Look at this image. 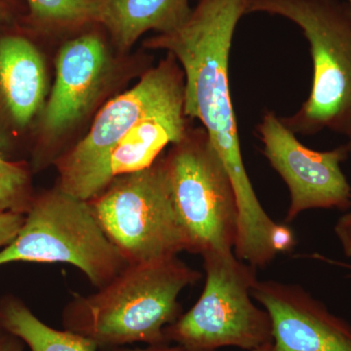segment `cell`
Segmentation results:
<instances>
[{
	"mask_svg": "<svg viewBox=\"0 0 351 351\" xmlns=\"http://www.w3.org/2000/svg\"><path fill=\"white\" fill-rule=\"evenodd\" d=\"M334 232L343 253L346 257L351 258V212H346L338 219Z\"/></svg>",
	"mask_w": 351,
	"mask_h": 351,
	"instance_id": "obj_19",
	"label": "cell"
},
{
	"mask_svg": "<svg viewBox=\"0 0 351 351\" xmlns=\"http://www.w3.org/2000/svg\"><path fill=\"white\" fill-rule=\"evenodd\" d=\"M165 160L189 252L203 256L233 251L239 230L237 196L206 130L186 132Z\"/></svg>",
	"mask_w": 351,
	"mask_h": 351,
	"instance_id": "obj_8",
	"label": "cell"
},
{
	"mask_svg": "<svg viewBox=\"0 0 351 351\" xmlns=\"http://www.w3.org/2000/svg\"><path fill=\"white\" fill-rule=\"evenodd\" d=\"M346 149H348V157L351 159V134L348 136V143L346 144Z\"/></svg>",
	"mask_w": 351,
	"mask_h": 351,
	"instance_id": "obj_24",
	"label": "cell"
},
{
	"mask_svg": "<svg viewBox=\"0 0 351 351\" xmlns=\"http://www.w3.org/2000/svg\"><path fill=\"white\" fill-rule=\"evenodd\" d=\"M168 54L131 90L108 101L86 137L58 160V188L80 199H93L106 189L104 171L110 152L129 131L151 117L184 113V71Z\"/></svg>",
	"mask_w": 351,
	"mask_h": 351,
	"instance_id": "obj_7",
	"label": "cell"
},
{
	"mask_svg": "<svg viewBox=\"0 0 351 351\" xmlns=\"http://www.w3.org/2000/svg\"><path fill=\"white\" fill-rule=\"evenodd\" d=\"M184 113L143 120L115 145L106 163V188L114 178L144 170L156 162L164 147L181 142L186 132Z\"/></svg>",
	"mask_w": 351,
	"mask_h": 351,
	"instance_id": "obj_14",
	"label": "cell"
},
{
	"mask_svg": "<svg viewBox=\"0 0 351 351\" xmlns=\"http://www.w3.org/2000/svg\"><path fill=\"white\" fill-rule=\"evenodd\" d=\"M0 328L18 337L29 351H97L93 341L68 330L43 322L16 298L0 301Z\"/></svg>",
	"mask_w": 351,
	"mask_h": 351,
	"instance_id": "obj_15",
	"label": "cell"
},
{
	"mask_svg": "<svg viewBox=\"0 0 351 351\" xmlns=\"http://www.w3.org/2000/svg\"><path fill=\"white\" fill-rule=\"evenodd\" d=\"M108 239L128 265L189 252L176 212L165 157L144 170L119 176L90 200Z\"/></svg>",
	"mask_w": 351,
	"mask_h": 351,
	"instance_id": "obj_6",
	"label": "cell"
},
{
	"mask_svg": "<svg viewBox=\"0 0 351 351\" xmlns=\"http://www.w3.org/2000/svg\"><path fill=\"white\" fill-rule=\"evenodd\" d=\"M0 351H25V345L18 337L0 328Z\"/></svg>",
	"mask_w": 351,
	"mask_h": 351,
	"instance_id": "obj_20",
	"label": "cell"
},
{
	"mask_svg": "<svg viewBox=\"0 0 351 351\" xmlns=\"http://www.w3.org/2000/svg\"><path fill=\"white\" fill-rule=\"evenodd\" d=\"M45 85L43 58L34 44L21 36L0 39V93L20 125L43 105Z\"/></svg>",
	"mask_w": 351,
	"mask_h": 351,
	"instance_id": "obj_12",
	"label": "cell"
},
{
	"mask_svg": "<svg viewBox=\"0 0 351 351\" xmlns=\"http://www.w3.org/2000/svg\"><path fill=\"white\" fill-rule=\"evenodd\" d=\"M244 15L245 0H199L182 27L147 43V47L168 51L181 64L184 115L204 126L240 203L256 196L242 157L228 75L233 36Z\"/></svg>",
	"mask_w": 351,
	"mask_h": 351,
	"instance_id": "obj_1",
	"label": "cell"
},
{
	"mask_svg": "<svg viewBox=\"0 0 351 351\" xmlns=\"http://www.w3.org/2000/svg\"><path fill=\"white\" fill-rule=\"evenodd\" d=\"M32 13L45 21L61 23L98 22L100 0H27Z\"/></svg>",
	"mask_w": 351,
	"mask_h": 351,
	"instance_id": "obj_16",
	"label": "cell"
},
{
	"mask_svg": "<svg viewBox=\"0 0 351 351\" xmlns=\"http://www.w3.org/2000/svg\"><path fill=\"white\" fill-rule=\"evenodd\" d=\"M257 130L263 154L290 193L286 223L308 210L350 209L351 184L341 167L348 158L346 145L331 151H313L302 145L272 110L263 113Z\"/></svg>",
	"mask_w": 351,
	"mask_h": 351,
	"instance_id": "obj_9",
	"label": "cell"
},
{
	"mask_svg": "<svg viewBox=\"0 0 351 351\" xmlns=\"http://www.w3.org/2000/svg\"><path fill=\"white\" fill-rule=\"evenodd\" d=\"M191 0H100L98 22L120 49L131 47L145 32L170 34L191 16Z\"/></svg>",
	"mask_w": 351,
	"mask_h": 351,
	"instance_id": "obj_13",
	"label": "cell"
},
{
	"mask_svg": "<svg viewBox=\"0 0 351 351\" xmlns=\"http://www.w3.org/2000/svg\"><path fill=\"white\" fill-rule=\"evenodd\" d=\"M27 172L17 164L8 162L0 157V213L29 210L27 202Z\"/></svg>",
	"mask_w": 351,
	"mask_h": 351,
	"instance_id": "obj_17",
	"label": "cell"
},
{
	"mask_svg": "<svg viewBox=\"0 0 351 351\" xmlns=\"http://www.w3.org/2000/svg\"><path fill=\"white\" fill-rule=\"evenodd\" d=\"M108 351H189L184 346L173 343H157V345H147L145 348H112Z\"/></svg>",
	"mask_w": 351,
	"mask_h": 351,
	"instance_id": "obj_21",
	"label": "cell"
},
{
	"mask_svg": "<svg viewBox=\"0 0 351 351\" xmlns=\"http://www.w3.org/2000/svg\"><path fill=\"white\" fill-rule=\"evenodd\" d=\"M254 351H274V346H272V343H267V345L261 346L260 348H258V350Z\"/></svg>",
	"mask_w": 351,
	"mask_h": 351,
	"instance_id": "obj_23",
	"label": "cell"
},
{
	"mask_svg": "<svg viewBox=\"0 0 351 351\" xmlns=\"http://www.w3.org/2000/svg\"><path fill=\"white\" fill-rule=\"evenodd\" d=\"M205 286L188 313L164 329L168 343L189 351L239 348L254 351L272 343L271 320L253 302L257 269L239 260L233 251L202 256Z\"/></svg>",
	"mask_w": 351,
	"mask_h": 351,
	"instance_id": "obj_5",
	"label": "cell"
},
{
	"mask_svg": "<svg viewBox=\"0 0 351 351\" xmlns=\"http://www.w3.org/2000/svg\"><path fill=\"white\" fill-rule=\"evenodd\" d=\"M318 258H320L321 260L326 261L327 263H331L332 265H341V267H346V269L351 270V265H348V263H343L341 262H336V261L330 260V258H326L324 257H321V256H317Z\"/></svg>",
	"mask_w": 351,
	"mask_h": 351,
	"instance_id": "obj_22",
	"label": "cell"
},
{
	"mask_svg": "<svg viewBox=\"0 0 351 351\" xmlns=\"http://www.w3.org/2000/svg\"><path fill=\"white\" fill-rule=\"evenodd\" d=\"M346 2H348V5H350V9H351V0H348V1H346Z\"/></svg>",
	"mask_w": 351,
	"mask_h": 351,
	"instance_id": "obj_25",
	"label": "cell"
},
{
	"mask_svg": "<svg viewBox=\"0 0 351 351\" xmlns=\"http://www.w3.org/2000/svg\"><path fill=\"white\" fill-rule=\"evenodd\" d=\"M110 61L103 41L86 34L64 44L56 61V82L45 113L44 128L61 134L87 112L107 78Z\"/></svg>",
	"mask_w": 351,
	"mask_h": 351,
	"instance_id": "obj_11",
	"label": "cell"
},
{
	"mask_svg": "<svg viewBox=\"0 0 351 351\" xmlns=\"http://www.w3.org/2000/svg\"><path fill=\"white\" fill-rule=\"evenodd\" d=\"M13 262L69 263L98 289L129 265L108 239L89 201L60 188L32 201L19 232L0 250V265Z\"/></svg>",
	"mask_w": 351,
	"mask_h": 351,
	"instance_id": "obj_4",
	"label": "cell"
},
{
	"mask_svg": "<svg viewBox=\"0 0 351 351\" xmlns=\"http://www.w3.org/2000/svg\"><path fill=\"white\" fill-rule=\"evenodd\" d=\"M267 13L304 32L313 64L311 94L295 114L280 117L295 135L351 134V9L341 0H245V15Z\"/></svg>",
	"mask_w": 351,
	"mask_h": 351,
	"instance_id": "obj_3",
	"label": "cell"
},
{
	"mask_svg": "<svg viewBox=\"0 0 351 351\" xmlns=\"http://www.w3.org/2000/svg\"><path fill=\"white\" fill-rule=\"evenodd\" d=\"M252 297L267 311L274 351H351V325L295 284L258 280Z\"/></svg>",
	"mask_w": 351,
	"mask_h": 351,
	"instance_id": "obj_10",
	"label": "cell"
},
{
	"mask_svg": "<svg viewBox=\"0 0 351 351\" xmlns=\"http://www.w3.org/2000/svg\"><path fill=\"white\" fill-rule=\"evenodd\" d=\"M25 216L18 212H1L0 213V250L7 246L18 234Z\"/></svg>",
	"mask_w": 351,
	"mask_h": 351,
	"instance_id": "obj_18",
	"label": "cell"
},
{
	"mask_svg": "<svg viewBox=\"0 0 351 351\" xmlns=\"http://www.w3.org/2000/svg\"><path fill=\"white\" fill-rule=\"evenodd\" d=\"M200 277L178 256L129 265L98 292L69 302L63 326L108 350L168 343L164 329L182 314L179 295Z\"/></svg>",
	"mask_w": 351,
	"mask_h": 351,
	"instance_id": "obj_2",
	"label": "cell"
}]
</instances>
